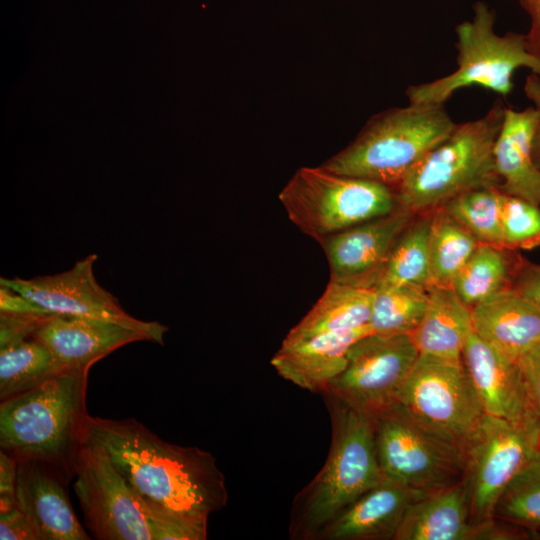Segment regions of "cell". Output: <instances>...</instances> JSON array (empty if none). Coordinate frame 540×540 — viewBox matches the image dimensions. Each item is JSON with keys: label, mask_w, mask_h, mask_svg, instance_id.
Instances as JSON below:
<instances>
[{"label": "cell", "mask_w": 540, "mask_h": 540, "mask_svg": "<svg viewBox=\"0 0 540 540\" xmlns=\"http://www.w3.org/2000/svg\"><path fill=\"white\" fill-rule=\"evenodd\" d=\"M84 444L101 447L117 470L151 504L207 522L228 502L215 457L198 447L170 444L134 418H86Z\"/></svg>", "instance_id": "1"}, {"label": "cell", "mask_w": 540, "mask_h": 540, "mask_svg": "<svg viewBox=\"0 0 540 540\" xmlns=\"http://www.w3.org/2000/svg\"><path fill=\"white\" fill-rule=\"evenodd\" d=\"M322 396L331 418V445L321 470L292 502L289 536L293 540H315L329 523L385 480L376 452L375 417L328 393Z\"/></svg>", "instance_id": "2"}, {"label": "cell", "mask_w": 540, "mask_h": 540, "mask_svg": "<svg viewBox=\"0 0 540 540\" xmlns=\"http://www.w3.org/2000/svg\"><path fill=\"white\" fill-rule=\"evenodd\" d=\"M90 367L62 370L1 401L0 447L17 461L40 460L68 480L84 445Z\"/></svg>", "instance_id": "3"}, {"label": "cell", "mask_w": 540, "mask_h": 540, "mask_svg": "<svg viewBox=\"0 0 540 540\" xmlns=\"http://www.w3.org/2000/svg\"><path fill=\"white\" fill-rule=\"evenodd\" d=\"M505 108L496 100L482 117L456 123L393 188L398 206L414 214L431 212L464 192L499 187L494 145Z\"/></svg>", "instance_id": "4"}, {"label": "cell", "mask_w": 540, "mask_h": 540, "mask_svg": "<svg viewBox=\"0 0 540 540\" xmlns=\"http://www.w3.org/2000/svg\"><path fill=\"white\" fill-rule=\"evenodd\" d=\"M455 125L444 104L409 103L391 108L375 116L347 148L322 167L394 188Z\"/></svg>", "instance_id": "5"}, {"label": "cell", "mask_w": 540, "mask_h": 540, "mask_svg": "<svg viewBox=\"0 0 540 540\" xmlns=\"http://www.w3.org/2000/svg\"><path fill=\"white\" fill-rule=\"evenodd\" d=\"M471 20L456 26V69L443 77L406 90L409 103L444 104L458 90L479 86L506 97L514 87L517 69L528 68L540 74V60L530 54L523 34L494 30L495 12L482 1L473 5Z\"/></svg>", "instance_id": "6"}, {"label": "cell", "mask_w": 540, "mask_h": 540, "mask_svg": "<svg viewBox=\"0 0 540 540\" xmlns=\"http://www.w3.org/2000/svg\"><path fill=\"white\" fill-rule=\"evenodd\" d=\"M279 200L291 222L318 242L398 207L392 187L322 166L300 168Z\"/></svg>", "instance_id": "7"}, {"label": "cell", "mask_w": 540, "mask_h": 540, "mask_svg": "<svg viewBox=\"0 0 540 540\" xmlns=\"http://www.w3.org/2000/svg\"><path fill=\"white\" fill-rule=\"evenodd\" d=\"M396 405L463 456L486 415L462 359L424 354L419 355Z\"/></svg>", "instance_id": "8"}, {"label": "cell", "mask_w": 540, "mask_h": 540, "mask_svg": "<svg viewBox=\"0 0 540 540\" xmlns=\"http://www.w3.org/2000/svg\"><path fill=\"white\" fill-rule=\"evenodd\" d=\"M375 443L386 480L432 492L464 477L463 454L428 432L397 405L375 417Z\"/></svg>", "instance_id": "9"}, {"label": "cell", "mask_w": 540, "mask_h": 540, "mask_svg": "<svg viewBox=\"0 0 540 540\" xmlns=\"http://www.w3.org/2000/svg\"><path fill=\"white\" fill-rule=\"evenodd\" d=\"M419 355L410 334L366 335L350 347L345 369L322 394L376 417L397 404Z\"/></svg>", "instance_id": "10"}, {"label": "cell", "mask_w": 540, "mask_h": 540, "mask_svg": "<svg viewBox=\"0 0 540 540\" xmlns=\"http://www.w3.org/2000/svg\"><path fill=\"white\" fill-rule=\"evenodd\" d=\"M74 476V491L86 525L96 539L152 540L145 499L101 447L82 446Z\"/></svg>", "instance_id": "11"}, {"label": "cell", "mask_w": 540, "mask_h": 540, "mask_svg": "<svg viewBox=\"0 0 540 540\" xmlns=\"http://www.w3.org/2000/svg\"><path fill=\"white\" fill-rule=\"evenodd\" d=\"M540 453V433L485 415L464 453V479L474 524L491 521L511 479Z\"/></svg>", "instance_id": "12"}, {"label": "cell", "mask_w": 540, "mask_h": 540, "mask_svg": "<svg viewBox=\"0 0 540 540\" xmlns=\"http://www.w3.org/2000/svg\"><path fill=\"white\" fill-rule=\"evenodd\" d=\"M96 259V254H90L64 272L31 279L1 278L0 284L23 294L50 313L113 322L163 345L168 327L129 315L118 299L96 281L93 272Z\"/></svg>", "instance_id": "13"}, {"label": "cell", "mask_w": 540, "mask_h": 540, "mask_svg": "<svg viewBox=\"0 0 540 540\" xmlns=\"http://www.w3.org/2000/svg\"><path fill=\"white\" fill-rule=\"evenodd\" d=\"M414 215L398 206L387 215L321 240L330 267V281L376 288L394 246Z\"/></svg>", "instance_id": "14"}, {"label": "cell", "mask_w": 540, "mask_h": 540, "mask_svg": "<svg viewBox=\"0 0 540 540\" xmlns=\"http://www.w3.org/2000/svg\"><path fill=\"white\" fill-rule=\"evenodd\" d=\"M16 506L29 519L39 540H88L67 494L68 479L40 460L17 461Z\"/></svg>", "instance_id": "15"}, {"label": "cell", "mask_w": 540, "mask_h": 540, "mask_svg": "<svg viewBox=\"0 0 540 540\" xmlns=\"http://www.w3.org/2000/svg\"><path fill=\"white\" fill-rule=\"evenodd\" d=\"M461 359L486 415L540 433L515 362L500 355L474 332L466 340Z\"/></svg>", "instance_id": "16"}, {"label": "cell", "mask_w": 540, "mask_h": 540, "mask_svg": "<svg viewBox=\"0 0 540 540\" xmlns=\"http://www.w3.org/2000/svg\"><path fill=\"white\" fill-rule=\"evenodd\" d=\"M34 336L44 343L63 370L91 367L116 349L147 338L122 325L83 317L50 314Z\"/></svg>", "instance_id": "17"}, {"label": "cell", "mask_w": 540, "mask_h": 540, "mask_svg": "<svg viewBox=\"0 0 540 540\" xmlns=\"http://www.w3.org/2000/svg\"><path fill=\"white\" fill-rule=\"evenodd\" d=\"M371 333L367 325L282 342L270 363L283 379L304 390L322 394L345 369L350 347Z\"/></svg>", "instance_id": "18"}, {"label": "cell", "mask_w": 540, "mask_h": 540, "mask_svg": "<svg viewBox=\"0 0 540 540\" xmlns=\"http://www.w3.org/2000/svg\"><path fill=\"white\" fill-rule=\"evenodd\" d=\"M428 493L385 479L329 523L315 540H393L409 507Z\"/></svg>", "instance_id": "19"}, {"label": "cell", "mask_w": 540, "mask_h": 540, "mask_svg": "<svg viewBox=\"0 0 540 540\" xmlns=\"http://www.w3.org/2000/svg\"><path fill=\"white\" fill-rule=\"evenodd\" d=\"M473 332L506 359L540 340V310L512 286L471 308Z\"/></svg>", "instance_id": "20"}, {"label": "cell", "mask_w": 540, "mask_h": 540, "mask_svg": "<svg viewBox=\"0 0 540 540\" xmlns=\"http://www.w3.org/2000/svg\"><path fill=\"white\" fill-rule=\"evenodd\" d=\"M482 524L471 520L464 477L416 500L393 540H480Z\"/></svg>", "instance_id": "21"}, {"label": "cell", "mask_w": 540, "mask_h": 540, "mask_svg": "<svg viewBox=\"0 0 540 540\" xmlns=\"http://www.w3.org/2000/svg\"><path fill=\"white\" fill-rule=\"evenodd\" d=\"M537 121L533 106L520 111L506 107L494 145V162L503 193L540 206V168L532 150Z\"/></svg>", "instance_id": "22"}, {"label": "cell", "mask_w": 540, "mask_h": 540, "mask_svg": "<svg viewBox=\"0 0 540 540\" xmlns=\"http://www.w3.org/2000/svg\"><path fill=\"white\" fill-rule=\"evenodd\" d=\"M424 316L410 334L420 354L460 360L473 332L471 308L451 286L429 285Z\"/></svg>", "instance_id": "23"}, {"label": "cell", "mask_w": 540, "mask_h": 540, "mask_svg": "<svg viewBox=\"0 0 540 540\" xmlns=\"http://www.w3.org/2000/svg\"><path fill=\"white\" fill-rule=\"evenodd\" d=\"M374 296L375 288L329 281L320 298L287 333L283 342L369 325Z\"/></svg>", "instance_id": "24"}, {"label": "cell", "mask_w": 540, "mask_h": 540, "mask_svg": "<svg viewBox=\"0 0 540 540\" xmlns=\"http://www.w3.org/2000/svg\"><path fill=\"white\" fill-rule=\"evenodd\" d=\"M513 250L479 243L458 271L451 287L470 308L511 287L521 258L512 257Z\"/></svg>", "instance_id": "25"}, {"label": "cell", "mask_w": 540, "mask_h": 540, "mask_svg": "<svg viewBox=\"0 0 540 540\" xmlns=\"http://www.w3.org/2000/svg\"><path fill=\"white\" fill-rule=\"evenodd\" d=\"M62 370L34 335L0 345V400L31 389Z\"/></svg>", "instance_id": "26"}, {"label": "cell", "mask_w": 540, "mask_h": 540, "mask_svg": "<svg viewBox=\"0 0 540 540\" xmlns=\"http://www.w3.org/2000/svg\"><path fill=\"white\" fill-rule=\"evenodd\" d=\"M429 231V285L451 282L479 245L478 240L442 207L431 211Z\"/></svg>", "instance_id": "27"}, {"label": "cell", "mask_w": 540, "mask_h": 540, "mask_svg": "<svg viewBox=\"0 0 540 540\" xmlns=\"http://www.w3.org/2000/svg\"><path fill=\"white\" fill-rule=\"evenodd\" d=\"M428 301L427 287H376L369 326L379 335L411 334L421 322Z\"/></svg>", "instance_id": "28"}, {"label": "cell", "mask_w": 540, "mask_h": 540, "mask_svg": "<svg viewBox=\"0 0 540 540\" xmlns=\"http://www.w3.org/2000/svg\"><path fill=\"white\" fill-rule=\"evenodd\" d=\"M430 223L431 215L409 224L394 246L376 287L429 286Z\"/></svg>", "instance_id": "29"}, {"label": "cell", "mask_w": 540, "mask_h": 540, "mask_svg": "<svg viewBox=\"0 0 540 540\" xmlns=\"http://www.w3.org/2000/svg\"><path fill=\"white\" fill-rule=\"evenodd\" d=\"M502 191L499 187H483L464 192L442 207L466 228L479 243L503 246L501 227Z\"/></svg>", "instance_id": "30"}, {"label": "cell", "mask_w": 540, "mask_h": 540, "mask_svg": "<svg viewBox=\"0 0 540 540\" xmlns=\"http://www.w3.org/2000/svg\"><path fill=\"white\" fill-rule=\"evenodd\" d=\"M494 518L535 535L540 530V453L507 484L496 502Z\"/></svg>", "instance_id": "31"}, {"label": "cell", "mask_w": 540, "mask_h": 540, "mask_svg": "<svg viewBox=\"0 0 540 540\" xmlns=\"http://www.w3.org/2000/svg\"><path fill=\"white\" fill-rule=\"evenodd\" d=\"M500 215L504 248L530 250L540 245V206L503 193Z\"/></svg>", "instance_id": "32"}, {"label": "cell", "mask_w": 540, "mask_h": 540, "mask_svg": "<svg viewBox=\"0 0 540 540\" xmlns=\"http://www.w3.org/2000/svg\"><path fill=\"white\" fill-rule=\"evenodd\" d=\"M152 540H205L207 522L189 519L157 507L146 499Z\"/></svg>", "instance_id": "33"}, {"label": "cell", "mask_w": 540, "mask_h": 540, "mask_svg": "<svg viewBox=\"0 0 540 540\" xmlns=\"http://www.w3.org/2000/svg\"><path fill=\"white\" fill-rule=\"evenodd\" d=\"M527 395L530 411L540 426V340L515 362Z\"/></svg>", "instance_id": "34"}, {"label": "cell", "mask_w": 540, "mask_h": 540, "mask_svg": "<svg viewBox=\"0 0 540 540\" xmlns=\"http://www.w3.org/2000/svg\"><path fill=\"white\" fill-rule=\"evenodd\" d=\"M512 287L540 310V264L521 259Z\"/></svg>", "instance_id": "35"}, {"label": "cell", "mask_w": 540, "mask_h": 540, "mask_svg": "<svg viewBox=\"0 0 540 540\" xmlns=\"http://www.w3.org/2000/svg\"><path fill=\"white\" fill-rule=\"evenodd\" d=\"M0 539L39 540L31 522L17 507L5 513H0Z\"/></svg>", "instance_id": "36"}, {"label": "cell", "mask_w": 540, "mask_h": 540, "mask_svg": "<svg viewBox=\"0 0 540 540\" xmlns=\"http://www.w3.org/2000/svg\"><path fill=\"white\" fill-rule=\"evenodd\" d=\"M17 460L0 449V513L16 506Z\"/></svg>", "instance_id": "37"}, {"label": "cell", "mask_w": 540, "mask_h": 540, "mask_svg": "<svg viewBox=\"0 0 540 540\" xmlns=\"http://www.w3.org/2000/svg\"><path fill=\"white\" fill-rule=\"evenodd\" d=\"M0 313L18 315L53 314L42 308L23 294L0 284Z\"/></svg>", "instance_id": "38"}, {"label": "cell", "mask_w": 540, "mask_h": 540, "mask_svg": "<svg viewBox=\"0 0 540 540\" xmlns=\"http://www.w3.org/2000/svg\"><path fill=\"white\" fill-rule=\"evenodd\" d=\"M519 3L530 17V29L525 35L527 50L540 60V0H519Z\"/></svg>", "instance_id": "39"}, {"label": "cell", "mask_w": 540, "mask_h": 540, "mask_svg": "<svg viewBox=\"0 0 540 540\" xmlns=\"http://www.w3.org/2000/svg\"><path fill=\"white\" fill-rule=\"evenodd\" d=\"M524 93L532 102V106L535 108L538 115L532 150L534 160L540 168V74L532 72L527 76L524 84Z\"/></svg>", "instance_id": "40"}, {"label": "cell", "mask_w": 540, "mask_h": 540, "mask_svg": "<svg viewBox=\"0 0 540 540\" xmlns=\"http://www.w3.org/2000/svg\"><path fill=\"white\" fill-rule=\"evenodd\" d=\"M537 536H540V530L536 531Z\"/></svg>", "instance_id": "41"}]
</instances>
